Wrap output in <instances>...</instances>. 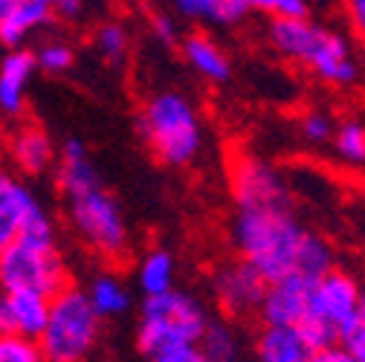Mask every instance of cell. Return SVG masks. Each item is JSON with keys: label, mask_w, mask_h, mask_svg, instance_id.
Here are the masks:
<instances>
[{"label": "cell", "mask_w": 365, "mask_h": 362, "mask_svg": "<svg viewBox=\"0 0 365 362\" xmlns=\"http://www.w3.org/2000/svg\"><path fill=\"white\" fill-rule=\"evenodd\" d=\"M232 241L238 255L258 269L267 284L284 276L319 281L336 264L334 247L296 217L293 203L235 206Z\"/></svg>", "instance_id": "obj_1"}, {"label": "cell", "mask_w": 365, "mask_h": 362, "mask_svg": "<svg viewBox=\"0 0 365 362\" xmlns=\"http://www.w3.org/2000/svg\"><path fill=\"white\" fill-rule=\"evenodd\" d=\"M267 41L282 58L302 64L313 78L334 90L362 84V64L348 35L310 18H269Z\"/></svg>", "instance_id": "obj_2"}, {"label": "cell", "mask_w": 365, "mask_h": 362, "mask_svg": "<svg viewBox=\"0 0 365 362\" xmlns=\"http://www.w3.org/2000/svg\"><path fill=\"white\" fill-rule=\"evenodd\" d=\"M140 137L168 168H189L203 154L206 130L195 102L182 90H157L140 108Z\"/></svg>", "instance_id": "obj_3"}, {"label": "cell", "mask_w": 365, "mask_h": 362, "mask_svg": "<svg viewBox=\"0 0 365 362\" xmlns=\"http://www.w3.org/2000/svg\"><path fill=\"white\" fill-rule=\"evenodd\" d=\"M212 313L206 304L189 293L171 287L160 296H145L140 310V328H136V345L145 356H154L165 348L197 345Z\"/></svg>", "instance_id": "obj_4"}, {"label": "cell", "mask_w": 365, "mask_h": 362, "mask_svg": "<svg viewBox=\"0 0 365 362\" xmlns=\"http://www.w3.org/2000/svg\"><path fill=\"white\" fill-rule=\"evenodd\" d=\"M102 333V319L90 307L84 290L61 287L50 296V316L38 336L47 362H87Z\"/></svg>", "instance_id": "obj_5"}, {"label": "cell", "mask_w": 365, "mask_h": 362, "mask_svg": "<svg viewBox=\"0 0 365 362\" xmlns=\"http://www.w3.org/2000/svg\"><path fill=\"white\" fill-rule=\"evenodd\" d=\"M67 214L73 232L105 261H122L130 247L128 220L116 197L105 189V183H90L84 189L67 192Z\"/></svg>", "instance_id": "obj_6"}, {"label": "cell", "mask_w": 365, "mask_h": 362, "mask_svg": "<svg viewBox=\"0 0 365 362\" xmlns=\"http://www.w3.org/2000/svg\"><path fill=\"white\" fill-rule=\"evenodd\" d=\"M67 284V267L56 249V232H18L0 249V287L58 293Z\"/></svg>", "instance_id": "obj_7"}, {"label": "cell", "mask_w": 365, "mask_h": 362, "mask_svg": "<svg viewBox=\"0 0 365 362\" xmlns=\"http://www.w3.org/2000/svg\"><path fill=\"white\" fill-rule=\"evenodd\" d=\"M359 299H362L359 281L351 273H345V269L334 267L313 284L307 316L325 322L334 331V336L345 342L359 328Z\"/></svg>", "instance_id": "obj_8"}, {"label": "cell", "mask_w": 365, "mask_h": 362, "mask_svg": "<svg viewBox=\"0 0 365 362\" xmlns=\"http://www.w3.org/2000/svg\"><path fill=\"white\" fill-rule=\"evenodd\" d=\"M264 290L267 279L244 258L220 264L212 273V299L217 310H223L230 319H244L250 313H258Z\"/></svg>", "instance_id": "obj_9"}, {"label": "cell", "mask_w": 365, "mask_h": 362, "mask_svg": "<svg viewBox=\"0 0 365 362\" xmlns=\"http://www.w3.org/2000/svg\"><path fill=\"white\" fill-rule=\"evenodd\" d=\"M232 200L235 206H267V203H293L284 174L252 154H241L232 162Z\"/></svg>", "instance_id": "obj_10"}, {"label": "cell", "mask_w": 365, "mask_h": 362, "mask_svg": "<svg viewBox=\"0 0 365 362\" xmlns=\"http://www.w3.org/2000/svg\"><path fill=\"white\" fill-rule=\"evenodd\" d=\"M310 279L302 276H284L279 281H269L261 304H258V319L269 328H299L307 313H310V296H313Z\"/></svg>", "instance_id": "obj_11"}, {"label": "cell", "mask_w": 365, "mask_h": 362, "mask_svg": "<svg viewBox=\"0 0 365 362\" xmlns=\"http://www.w3.org/2000/svg\"><path fill=\"white\" fill-rule=\"evenodd\" d=\"M0 307H4L6 333H21L38 339L50 316V296L41 290H4L0 293Z\"/></svg>", "instance_id": "obj_12"}, {"label": "cell", "mask_w": 365, "mask_h": 362, "mask_svg": "<svg viewBox=\"0 0 365 362\" xmlns=\"http://www.w3.org/2000/svg\"><path fill=\"white\" fill-rule=\"evenodd\" d=\"M180 53L186 64L212 84L232 81V58L209 32H189L180 38Z\"/></svg>", "instance_id": "obj_13"}, {"label": "cell", "mask_w": 365, "mask_h": 362, "mask_svg": "<svg viewBox=\"0 0 365 362\" xmlns=\"http://www.w3.org/2000/svg\"><path fill=\"white\" fill-rule=\"evenodd\" d=\"M43 206L35 200V195L21 183L18 177L0 168V235L6 241L15 238L24 226L41 214Z\"/></svg>", "instance_id": "obj_14"}, {"label": "cell", "mask_w": 365, "mask_h": 362, "mask_svg": "<svg viewBox=\"0 0 365 362\" xmlns=\"http://www.w3.org/2000/svg\"><path fill=\"white\" fill-rule=\"evenodd\" d=\"M35 56L26 50H9L0 58V113L18 116L26 105V90L35 76Z\"/></svg>", "instance_id": "obj_15"}, {"label": "cell", "mask_w": 365, "mask_h": 362, "mask_svg": "<svg viewBox=\"0 0 365 362\" xmlns=\"http://www.w3.org/2000/svg\"><path fill=\"white\" fill-rule=\"evenodd\" d=\"M313 351L296 328L264 325L255 339V362H310Z\"/></svg>", "instance_id": "obj_16"}, {"label": "cell", "mask_w": 365, "mask_h": 362, "mask_svg": "<svg viewBox=\"0 0 365 362\" xmlns=\"http://www.w3.org/2000/svg\"><path fill=\"white\" fill-rule=\"evenodd\" d=\"M53 9L47 0H21V4L0 21V43L9 50H18L26 38H32L41 26H47Z\"/></svg>", "instance_id": "obj_17"}, {"label": "cell", "mask_w": 365, "mask_h": 362, "mask_svg": "<svg viewBox=\"0 0 365 362\" xmlns=\"http://www.w3.org/2000/svg\"><path fill=\"white\" fill-rule=\"evenodd\" d=\"M9 154L15 160V165L26 174H43L53 162H56V145L53 140L43 133L41 128L29 125L24 130H18L12 137Z\"/></svg>", "instance_id": "obj_18"}, {"label": "cell", "mask_w": 365, "mask_h": 362, "mask_svg": "<svg viewBox=\"0 0 365 362\" xmlns=\"http://www.w3.org/2000/svg\"><path fill=\"white\" fill-rule=\"evenodd\" d=\"M84 296L99 319H116V316H125L130 307V290L116 273H99L96 279H90Z\"/></svg>", "instance_id": "obj_19"}, {"label": "cell", "mask_w": 365, "mask_h": 362, "mask_svg": "<svg viewBox=\"0 0 365 362\" xmlns=\"http://www.w3.org/2000/svg\"><path fill=\"white\" fill-rule=\"evenodd\" d=\"M177 281V261L168 249H148L140 264H136V284L145 296H160L165 290H171Z\"/></svg>", "instance_id": "obj_20"}, {"label": "cell", "mask_w": 365, "mask_h": 362, "mask_svg": "<svg viewBox=\"0 0 365 362\" xmlns=\"http://www.w3.org/2000/svg\"><path fill=\"white\" fill-rule=\"evenodd\" d=\"M197 348L209 362H241L244 359V339L238 328L226 319H209Z\"/></svg>", "instance_id": "obj_21"}, {"label": "cell", "mask_w": 365, "mask_h": 362, "mask_svg": "<svg viewBox=\"0 0 365 362\" xmlns=\"http://www.w3.org/2000/svg\"><path fill=\"white\" fill-rule=\"evenodd\" d=\"M331 148L334 154L354 168H365V125L356 119H345L334 128L331 137Z\"/></svg>", "instance_id": "obj_22"}, {"label": "cell", "mask_w": 365, "mask_h": 362, "mask_svg": "<svg viewBox=\"0 0 365 362\" xmlns=\"http://www.w3.org/2000/svg\"><path fill=\"white\" fill-rule=\"evenodd\" d=\"M93 41H96L99 56L108 58V61H113V64L122 61V58L128 56V50H130V32H128V26L119 24V21H105V24L96 29Z\"/></svg>", "instance_id": "obj_23"}, {"label": "cell", "mask_w": 365, "mask_h": 362, "mask_svg": "<svg viewBox=\"0 0 365 362\" xmlns=\"http://www.w3.org/2000/svg\"><path fill=\"white\" fill-rule=\"evenodd\" d=\"M32 56H35V67L50 73V76L67 73L76 61V53H73V47L67 41H47V43H41Z\"/></svg>", "instance_id": "obj_24"}, {"label": "cell", "mask_w": 365, "mask_h": 362, "mask_svg": "<svg viewBox=\"0 0 365 362\" xmlns=\"http://www.w3.org/2000/svg\"><path fill=\"white\" fill-rule=\"evenodd\" d=\"M0 362H47L38 339L21 333H0Z\"/></svg>", "instance_id": "obj_25"}, {"label": "cell", "mask_w": 365, "mask_h": 362, "mask_svg": "<svg viewBox=\"0 0 365 362\" xmlns=\"http://www.w3.org/2000/svg\"><path fill=\"white\" fill-rule=\"evenodd\" d=\"M334 128H336V122H334L325 110H310V113H304V116H302V122H299V133H302V140H304L307 145H316V148L331 143Z\"/></svg>", "instance_id": "obj_26"}, {"label": "cell", "mask_w": 365, "mask_h": 362, "mask_svg": "<svg viewBox=\"0 0 365 362\" xmlns=\"http://www.w3.org/2000/svg\"><path fill=\"white\" fill-rule=\"evenodd\" d=\"M148 26H151V35L160 43H165V47H177L180 38H182L180 35V24H177V18L171 12H154L148 18Z\"/></svg>", "instance_id": "obj_27"}, {"label": "cell", "mask_w": 365, "mask_h": 362, "mask_svg": "<svg viewBox=\"0 0 365 362\" xmlns=\"http://www.w3.org/2000/svg\"><path fill=\"white\" fill-rule=\"evenodd\" d=\"M261 15H269V18H310V0H267Z\"/></svg>", "instance_id": "obj_28"}, {"label": "cell", "mask_w": 365, "mask_h": 362, "mask_svg": "<svg viewBox=\"0 0 365 362\" xmlns=\"http://www.w3.org/2000/svg\"><path fill=\"white\" fill-rule=\"evenodd\" d=\"M151 362H209L197 345H177L151 356Z\"/></svg>", "instance_id": "obj_29"}, {"label": "cell", "mask_w": 365, "mask_h": 362, "mask_svg": "<svg viewBox=\"0 0 365 362\" xmlns=\"http://www.w3.org/2000/svg\"><path fill=\"white\" fill-rule=\"evenodd\" d=\"M310 362H356V359H354V353L345 348V342H336V345H331V348H325V351H316V353L310 356Z\"/></svg>", "instance_id": "obj_30"}, {"label": "cell", "mask_w": 365, "mask_h": 362, "mask_svg": "<svg viewBox=\"0 0 365 362\" xmlns=\"http://www.w3.org/2000/svg\"><path fill=\"white\" fill-rule=\"evenodd\" d=\"M345 6V15H348V24L356 35L365 32V0H342Z\"/></svg>", "instance_id": "obj_31"}, {"label": "cell", "mask_w": 365, "mask_h": 362, "mask_svg": "<svg viewBox=\"0 0 365 362\" xmlns=\"http://www.w3.org/2000/svg\"><path fill=\"white\" fill-rule=\"evenodd\" d=\"M50 9L64 21H78L84 15V0H50Z\"/></svg>", "instance_id": "obj_32"}, {"label": "cell", "mask_w": 365, "mask_h": 362, "mask_svg": "<svg viewBox=\"0 0 365 362\" xmlns=\"http://www.w3.org/2000/svg\"><path fill=\"white\" fill-rule=\"evenodd\" d=\"M345 348L354 353V359H356V362H365V331H362V328H356V331L345 339Z\"/></svg>", "instance_id": "obj_33"}, {"label": "cell", "mask_w": 365, "mask_h": 362, "mask_svg": "<svg viewBox=\"0 0 365 362\" xmlns=\"http://www.w3.org/2000/svg\"><path fill=\"white\" fill-rule=\"evenodd\" d=\"M18 4H21V0H0V21H4V18H6Z\"/></svg>", "instance_id": "obj_34"}, {"label": "cell", "mask_w": 365, "mask_h": 362, "mask_svg": "<svg viewBox=\"0 0 365 362\" xmlns=\"http://www.w3.org/2000/svg\"><path fill=\"white\" fill-rule=\"evenodd\" d=\"M359 328L365 331V290H362V299H359Z\"/></svg>", "instance_id": "obj_35"}, {"label": "cell", "mask_w": 365, "mask_h": 362, "mask_svg": "<svg viewBox=\"0 0 365 362\" xmlns=\"http://www.w3.org/2000/svg\"><path fill=\"white\" fill-rule=\"evenodd\" d=\"M247 4H250L252 12H264V4H267V0H247Z\"/></svg>", "instance_id": "obj_36"}, {"label": "cell", "mask_w": 365, "mask_h": 362, "mask_svg": "<svg viewBox=\"0 0 365 362\" xmlns=\"http://www.w3.org/2000/svg\"><path fill=\"white\" fill-rule=\"evenodd\" d=\"M125 4H128V6H145L148 0H125Z\"/></svg>", "instance_id": "obj_37"}, {"label": "cell", "mask_w": 365, "mask_h": 362, "mask_svg": "<svg viewBox=\"0 0 365 362\" xmlns=\"http://www.w3.org/2000/svg\"><path fill=\"white\" fill-rule=\"evenodd\" d=\"M4 244H6V238H4V235H0V249H4Z\"/></svg>", "instance_id": "obj_38"}, {"label": "cell", "mask_w": 365, "mask_h": 362, "mask_svg": "<svg viewBox=\"0 0 365 362\" xmlns=\"http://www.w3.org/2000/svg\"><path fill=\"white\" fill-rule=\"evenodd\" d=\"M359 38H362V41H365V32H362V35H359Z\"/></svg>", "instance_id": "obj_39"}, {"label": "cell", "mask_w": 365, "mask_h": 362, "mask_svg": "<svg viewBox=\"0 0 365 362\" xmlns=\"http://www.w3.org/2000/svg\"><path fill=\"white\" fill-rule=\"evenodd\" d=\"M47 4H50V0H47Z\"/></svg>", "instance_id": "obj_40"}]
</instances>
